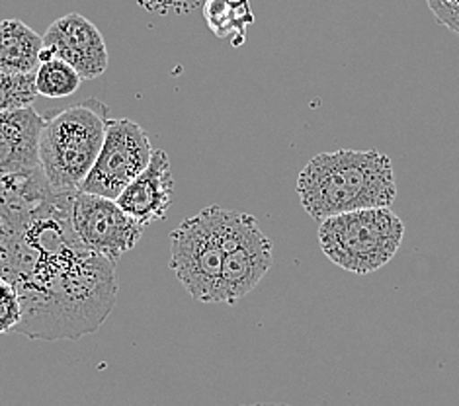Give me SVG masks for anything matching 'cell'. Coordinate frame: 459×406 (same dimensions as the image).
I'll return each mask as SVG.
<instances>
[{"label": "cell", "mask_w": 459, "mask_h": 406, "mask_svg": "<svg viewBox=\"0 0 459 406\" xmlns=\"http://www.w3.org/2000/svg\"><path fill=\"white\" fill-rule=\"evenodd\" d=\"M71 194H51L22 233L6 280L22 303L18 334L31 340H79L96 333L114 311V262L76 237L69 215Z\"/></svg>", "instance_id": "6da1fadb"}, {"label": "cell", "mask_w": 459, "mask_h": 406, "mask_svg": "<svg viewBox=\"0 0 459 406\" xmlns=\"http://www.w3.org/2000/svg\"><path fill=\"white\" fill-rule=\"evenodd\" d=\"M303 210L315 221L371 207H391L397 197L395 172L379 151L341 149L315 155L298 177Z\"/></svg>", "instance_id": "7a4b0ae2"}, {"label": "cell", "mask_w": 459, "mask_h": 406, "mask_svg": "<svg viewBox=\"0 0 459 406\" xmlns=\"http://www.w3.org/2000/svg\"><path fill=\"white\" fill-rule=\"evenodd\" d=\"M110 109L96 98L46 119L39 137V168L57 195L81 190L104 145Z\"/></svg>", "instance_id": "3957f363"}, {"label": "cell", "mask_w": 459, "mask_h": 406, "mask_svg": "<svg viewBox=\"0 0 459 406\" xmlns=\"http://www.w3.org/2000/svg\"><path fill=\"white\" fill-rule=\"evenodd\" d=\"M404 225L389 207L334 215L319 223L316 238L334 266L368 276L387 266L403 245Z\"/></svg>", "instance_id": "277c9868"}, {"label": "cell", "mask_w": 459, "mask_h": 406, "mask_svg": "<svg viewBox=\"0 0 459 406\" xmlns=\"http://www.w3.org/2000/svg\"><path fill=\"white\" fill-rule=\"evenodd\" d=\"M225 255L204 212L184 219L170 233V270L200 303H221Z\"/></svg>", "instance_id": "5b68a950"}, {"label": "cell", "mask_w": 459, "mask_h": 406, "mask_svg": "<svg viewBox=\"0 0 459 406\" xmlns=\"http://www.w3.org/2000/svg\"><path fill=\"white\" fill-rule=\"evenodd\" d=\"M152 152L155 149L147 131L134 119H110L100 155L82 182L81 192L117 200V195L149 167Z\"/></svg>", "instance_id": "8992f818"}, {"label": "cell", "mask_w": 459, "mask_h": 406, "mask_svg": "<svg viewBox=\"0 0 459 406\" xmlns=\"http://www.w3.org/2000/svg\"><path fill=\"white\" fill-rule=\"evenodd\" d=\"M69 215L82 245L114 264L139 243L147 229L129 217L116 200L81 190L71 194Z\"/></svg>", "instance_id": "52a82bcc"}, {"label": "cell", "mask_w": 459, "mask_h": 406, "mask_svg": "<svg viewBox=\"0 0 459 406\" xmlns=\"http://www.w3.org/2000/svg\"><path fill=\"white\" fill-rule=\"evenodd\" d=\"M59 59L69 63L82 81L104 74L110 63L106 41L89 18L71 13L57 18L43 34L39 63Z\"/></svg>", "instance_id": "ba28073f"}, {"label": "cell", "mask_w": 459, "mask_h": 406, "mask_svg": "<svg viewBox=\"0 0 459 406\" xmlns=\"http://www.w3.org/2000/svg\"><path fill=\"white\" fill-rule=\"evenodd\" d=\"M53 192L41 170L28 177L0 174V276L6 278L16 256L22 233L31 213Z\"/></svg>", "instance_id": "9c48e42d"}, {"label": "cell", "mask_w": 459, "mask_h": 406, "mask_svg": "<svg viewBox=\"0 0 459 406\" xmlns=\"http://www.w3.org/2000/svg\"><path fill=\"white\" fill-rule=\"evenodd\" d=\"M174 195L170 159L165 151H155L149 167L117 195V205L141 225L165 221Z\"/></svg>", "instance_id": "30bf717a"}, {"label": "cell", "mask_w": 459, "mask_h": 406, "mask_svg": "<svg viewBox=\"0 0 459 406\" xmlns=\"http://www.w3.org/2000/svg\"><path fill=\"white\" fill-rule=\"evenodd\" d=\"M46 125L36 109L22 108L0 112V174L39 172V137Z\"/></svg>", "instance_id": "8fae6325"}, {"label": "cell", "mask_w": 459, "mask_h": 406, "mask_svg": "<svg viewBox=\"0 0 459 406\" xmlns=\"http://www.w3.org/2000/svg\"><path fill=\"white\" fill-rule=\"evenodd\" d=\"M272 243L255 225L235 250L225 255L221 272V303L233 305L247 298L272 268Z\"/></svg>", "instance_id": "7c38bea8"}, {"label": "cell", "mask_w": 459, "mask_h": 406, "mask_svg": "<svg viewBox=\"0 0 459 406\" xmlns=\"http://www.w3.org/2000/svg\"><path fill=\"white\" fill-rule=\"evenodd\" d=\"M43 38L20 20L0 22V73L30 74L39 69Z\"/></svg>", "instance_id": "4fadbf2b"}, {"label": "cell", "mask_w": 459, "mask_h": 406, "mask_svg": "<svg viewBox=\"0 0 459 406\" xmlns=\"http://www.w3.org/2000/svg\"><path fill=\"white\" fill-rule=\"evenodd\" d=\"M204 16L217 38H225L235 30L243 31L253 22L247 0H205Z\"/></svg>", "instance_id": "5bb4252c"}, {"label": "cell", "mask_w": 459, "mask_h": 406, "mask_svg": "<svg viewBox=\"0 0 459 406\" xmlns=\"http://www.w3.org/2000/svg\"><path fill=\"white\" fill-rule=\"evenodd\" d=\"M81 74L59 59L41 63L36 71L38 94L46 98H67L81 89Z\"/></svg>", "instance_id": "9a60e30c"}, {"label": "cell", "mask_w": 459, "mask_h": 406, "mask_svg": "<svg viewBox=\"0 0 459 406\" xmlns=\"http://www.w3.org/2000/svg\"><path fill=\"white\" fill-rule=\"evenodd\" d=\"M36 73L6 74L0 73V112L31 108L38 98Z\"/></svg>", "instance_id": "2e32d148"}, {"label": "cell", "mask_w": 459, "mask_h": 406, "mask_svg": "<svg viewBox=\"0 0 459 406\" xmlns=\"http://www.w3.org/2000/svg\"><path fill=\"white\" fill-rule=\"evenodd\" d=\"M22 318V303L13 281L0 276V334L16 331Z\"/></svg>", "instance_id": "e0dca14e"}, {"label": "cell", "mask_w": 459, "mask_h": 406, "mask_svg": "<svg viewBox=\"0 0 459 406\" xmlns=\"http://www.w3.org/2000/svg\"><path fill=\"white\" fill-rule=\"evenodd\" d=\"M429 3L442 22L459 31V0H429Z\"/></svg>", "instance_id": "ac0fdd59"}, {"label": "cell", "mask_w": 459, "mask_h": 406, "mask_svg": "<svg viewBox=\"0 0 459 406\" xmlns=\"http://www.w3.org/2000/svg\"><path fill=\"white\" fill-rule=\"evenodd\" d=\"M243 406H290V404H274V402H258V404H243Z\"/></svg>", "instance_id": "d6986e66"}]
</instances>
